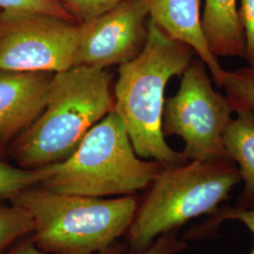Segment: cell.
Listing matches in <instances>:
<instances>
[{
  "label": "cell",
  "instance_id": "ac0fdd59",
  "mask_svg": "<svg viewBox=\"0 0 254 254\" xmlns=\"http://www.w3.org/2000/svg\"><path fill=\"white\" fill-rule=\"evenodd\" d=\"M0 9L37 11L75 22L74 19L55 0H0Z\"/></svg>",
  "mask_w": 254,
  "mask_h": 254
},
{
  "label": "cell",
  "instance_id": "8992f818",
  "mask_svg": "<svg viewBox=\"0 0 254 254\" xmlns=\"http://www.w3.org/2000/svg\"><path fill=\"white\" fill-rule=\"evenodd\" d=\"M205 66L200 58H193L179 90L165 100L164 136H181L182 153L189 161L230 160L222 137L235 110L227 96L212 87Z\"/></svg>",
  "mask_w": 254,
  "mask_h": 254
},
{
  "label": "cell",
  "instance_id": "52a82bcc",
  "mask_svg": "<svg viewBox=\"0 0 254 254\" xmlns=\"http://www.w3.org/2000/svg\"><path fill=\"white\" fill-rule=\"evenodd\" d=\"M78 24L37 11L0 9V70L59 73L75 66Z\"/></svg>",
  "mask_w": 254,
  "mask_h": 254
},
{
  "label": "cell",
  "instance_id": "d6986e66",
  "mask_svg": "<svg viewBox=\"0 0 254 254\" xmlns=\"http://www.w3.org/2000/svg\"><path fill=\"white\" fill-rule=\"evenodd\" d=\"M238 16L245 36V58L249 68L254 71V0H240Z\"/></svg>",
  "mask_w": 254,
  "mask_h": 254
},
{
  "label": "cell",
  "instance_id": "ffe728a7",
  "mask_svg": "<svg viewBox=\"0 0 254 254\" xmlns=\"http://www.w3.org/2000/svg\"><path fill=\"white\" fill-rule=\"evenodd\" d=\"M188 247V241L180 238L177 230H175L158 236L144 250L130 252L128 254H178L187 250Z\"/></svg>",
  "mask_w": 254,
  "mask_h": 254
},
{
  "label": "cell",
  "instance_id": "7a4b0ae2",
  "mask_svg": "<svg viewBox=\"0 0 254 254\" xmlns=\"http://www.w3.org/2000/svg\"><path fill=\"white\" fill-rule=\"evenodd\" d=\"M112 110L114 93L106 69L74 66L55 73L46 108L11 141L10 155L27 170L61 163Z\"/></svg>",
  "mask_w": 254,
  "mask_h": 254
},
{
  "label": "cell",
  "instance_id": "8fae6325",
  "mask_svg": "<svg viewBox=\"0 0 254 254\" xmlns=\"http://www.w3.org/2000/svg\"><path fill=\"white\" fill-rule=\"evenodd\" d=\"M237 0H205L201 28L215 57L245 55V36L238 16Z\"/></svg>",
  "mask_w": 254,
  "mask_h": 254
},
{
  "label": "cell",
  "instance_id": "5b68a950",
  "mask_svg": "<svg viewBox=\"0 0 254 254\" xmlns=\"http://www.w3.org/2000/svg\"><path fill=\"white\" fill-rule=\"evenodd\" d=\"M165 167L137 156L122 119L112 110L91 127L73 154L55 165L54 173L39 187L95 198L136 195Z\"/></svg>",
  "mask_w": 254,
  "mask_h": 254
},
{
  "label": "cell",
  "instance_id": "2e32d148",
  "mask_svg": "<svg viewBox=\"0 0 254 254\" xmlns=\"http://www.w3.org/2000/svg\"><path fill=\"white\" fill-rule=\"evenodd\" d=\"M221 87L227 92L234 109L245 107L254 109V71L249 67L233 72L225 71Z\"/></svg>",
  "mask_w": 254,
  "mask_h": 254
},
{
  "label": "cell",
  "instance_id": "7c38bea8",
  "mask_svg": "<svg viewBox=\"0 0 254 254\" xmlns=\"http://www.w3.org/2000/svg\"><path fill=\"white\" fill-rule=\"evenodd\" d=\"M223 133V145L228 155L238 167L244 189L236 200V207L254 209V109L235 108Z\"/></svg>",
  "mask_w": 254,
  "mask_h": 254
},
{
  "label": "cell",
  "instance_id": "e0dca14e",
  "mask_svg": "<svg viewBox=\"0 0 254 254\" xmlns=\"http://www.w3.org/2000/svg\"><path fill=\"white\" fill-rule=\"evenodd\" d=\"M79 24L95 18L128 0H55Z\"/></svg>",
  "mask_w": 254,
  "mask_h": 254
},
{
  "label": "cell",
  "instance_id": "5bb4252c",
  "mask_svg": "<svg viewBox=\"0 0 254 254\" xmlns=\"http://www.w3.org/2000/svg\"><path fill=\"white\" fill-rule=\"evenodd\" d=\"M200 225L193 226L186 235L187 240H199L217 236L219 225L225 220H238L244 223L254 237V209L232 207L229 205H220L215 212L207 216ZM249 254H254V242L252 251Z\"/></svg>",
  "mask_w": 254,
  "mask_h": 254
},
{
  "label": "cell",
  "instance_id": "30bf717a",
  "mask_svg": "<svg viewBox=\"0 0 254 254\" xmlns=\"http://www.w3.org/2000/svg\"><path fill=\"white\" fill-rule=\"evenodd\" d=\"M149 18L173 39L187 44L208 67L221 87L224 71L212 54L201 28V0H145Z\"/></svg>",
  "mask_w": 254,
  "mask_h": 254
},
{
  "label": "cell",
  "instance_id": "ba28073f",
  "mask_svg": "<svg viewBox=\"0 0 254 254\" xmlns=\"http://www.w3.org/2000/svg\"><path fill=\"white\" fill-rule=\"evenodd\" d=\"M148 20L145 0H128L79 23L75 66L106 69L134 60L145 46Z\"/></svg>",
  "mask_w": 254,
  "mask_h": 254
},
{
  "label": "cell",
  "instance_id": "3957f363",
  "mask_svg": "<svg viewBox=\"0 0 254 254\" xmlns=\"http://www.w3.org/2000/svg\"><path fill=\"white\" fill-rule=\"evenodd\" d=\"M139 196L95 198L55 193L39 186L16 195L11 202L33 219L32 241L48 254H96L127 235Z\"/></svg>",
  "mask_w": 254,
  "mask_h": 254
},
{
  "label": "cell",
  "instance_id": "6da1fadb",
  "mask_svg": "<svg viewBox=\"0 0 254 254\" xmlns=\"http://www.w3.org/2000/svg\"><path fill=\"white\" fill-rule=\"evenodd\" d=\"M147 27L142 51L119 66L114 111L127 128L137 156L166 167L177 166L189 160L165 139L164 93L169 80L174 75H183L196 53L190 46L165 33L150 18Z\"/></svg>",
  "mask_w": 254,
  "mask_h": 254
},
{
  "label": "cell",
  "instance_id": "44dd1931",
  "mask_svg": "<svg viewBox=\"0 0 254 254\" xmlns=\"http://www.w3.org/2000/svg\"><path fill=\"white\" fill-rule=\"evenodd\" d=\"M128 244L125 242H115L108 249L96 254H124L128 250ZM8 254H48L38 249L32 240L24 241L20 245L10 251Z\"/></svg>",
  "mask_w": 254,
  "mask_h": 254
},
{
  "label": "cell",
  "instance_id": "9a60e30c",
  "mask_svg": "<svg viewBox=\"0 0 254 254\" xmlns=\"http://www.w3.org/2000/svg\"><path fill=\"white\" fill-rule=\"evenodd\" d=\"M33 219L30 214L19 205L0 204V254L18 239L32 234Z\"/></svg>",
  "mask_w": 254,
  "mask_h": 254
},
{
  "label": "cell",
  "instance_id": "4fadbf2b",
  "mask_svg": "<svg viewBox=\"0 0 254 254\" xmlns=\"http://www.w3.org/2000/svg\"><path fill=\"white\" fill-rule=\"evenodd\" d=\"M55 165L27 170L0 158V200H12L22 191L39 186L54 173Z\"/></svg>",
  "mask_w": 254,
  "mask_h": 254
},
{
  "label": "cell",
  "instance_id": "9c48e42d",
  "mask_svg": "<svg viewBox=\"0 0 254 254\" xmlns=\"http://www.w3.org/2000/svg\"><path fill=\"white\" fill-rule=\"evenodd\" d=\"M53 75L0 70V146L12 141L42 114Z\"/></svg>",
  "mask_w": 254,
  "mask_h": 254
},
{
  "label": "cell",
  "instance_id": "277c9868",
  "mask_svg": "<svg viewBox=\"0 0 254 254\" xmlns=\"http://www.w3.org/2000/svg\"><path fill=\"white\" fill-rule=\"evenodd\" d=\"M241 181L238 167L231 159L165 167L139 198L127 233L130 252L144 250L158 236L212 214Z\"/></svg>",
  "mask_w": 254,
  "mask_h": 254
}]
</instances>
